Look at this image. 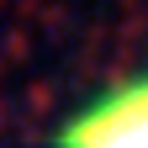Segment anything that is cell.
Returning a JSON list of instances; mask_svg holds the SVG:
<instances>
[{
    "label": "cell",
    "mask_w": 148,
    "mask_h": 148,
    "mask_svg": "<svg viewBox=\"0 0 148 148\" xmlns=\"http://www.w3.org/2000/svg\"><path fill=\"white\" fill-rule=\"evenodd\" d=\"M58 138H69V143H148V74L122 79L116 90L85 101L64 122Z\"/></svg>",
    "instance_id": "1"
}]
</instances>
